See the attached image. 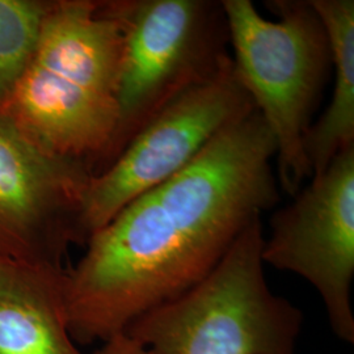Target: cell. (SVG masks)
I'll return each instance as SVG.
<instances>
[{
    "label": "cell",
    "instance_id": "12",
    "mask_svg": "<svg viewBox=\"0 0 354 354\" xmlns=\"http://www.w3.org/2000/svg\"><path fill=\"white\" fill-rule=\"evenodd\" d=\"M92 354H147V352L140 342L127 333H121L102 342V346Z\"/></svg>",
    "mask_w": 354,
    "mask_h": 354
},
{
    "label": "cell",
    "instance_id": "10",
    "mask_svg": "<svg viewBox=\"0 0 354 354\" xmlns=\"http://www.w3.org/2000/svg\"><path fill=\"white\" fill-rule=\"evenodd\" d=\"M328 38L335 71L332 99L304 137V153L313 176L354 145V1L310 0ZM311 176V177H313Z\"/></svg>",
    "mask_w": 354,
    "mask_h": 354
},
{
    "label": "cell",
    "instance_id": "6",
    "mask_svg": "<svg viewBox=\"0 0 354 354\" xmlns=\"http://www.w3.org/2000/svg\"><path fill=\"white\" fill-rule=\"evenodd\" d=\"M253 109L232 58L167 105L91 178L80 218L86 243L127 205L187 168L225 129Z\"/></svg>",
    "mask_w": 354,
    "mask_h": 354
},
{
    "label": "cell",
    "instance_id": "3",
    "mask_svg": "<svg viewBox=\"0 0 354 354\" xmlns=\"http://www.w3.org/2000/svg\"><path fill=\"white\" fill-rule=\"evenodd\" d=\"M221 1L236 75L276 142L277 183L291 198L313 176L304 137L332 67L326 29L310 0L266 1L276 21L251 0Z\"/></svg>",
    "mask_w": 354,
    "mask_h": 354
},
{
    "label": "cell",
    "instance_id": "11",
    "mask_svg": "<svg viewBox=\"0 0 354 354\" xmlns=\"http://www.w3.org/2000/svg\"><path fill=\"white\" fill-rule=\"evenodd\" d=\"M53 1L0 0V115L37 46Z\"/></svg>",
    "mask_w": 354,
    "mask_h": 354
},
{
    "label": "cell",
    "instance_id": "4",
    "mask_svg": "<svg viewBox=\"0 0 354 354\" xmlns=\"http://www.w3.org/2000/svg\"><path fill=\"white\" fill-rule=\"evenodd\" d=\"M261 218L248 225L213 272L125 330L147 354H297L304 315L270 290Z\"/></svg>",
    "mask_w": 354,
    "mask_h": 354
},
{
    "label": "cell",
    "instance_id": "8",
    "mask_svg": "<svg viewBox=\"0 0 354 354\" xmlns=\"http://www.w3.org/2000/svg\"><path fill=\"white\" fill-rule=\"evenodd\" d=\"M91 165L41 151L0 121V254L64 266L71 244H84L82 207Z\"/></svg>",
    "mask_w": 354,
    "mask_h": 354
},
{
    "label": "cell",
    "instance_id": "5",
    "mask_svg": "<svg viewBox=\"0 0 354 354\" xmlns=\"http://www.w3.org/2000/svg\"><path fill=\"white\" fill-rule=\"evenodd\" d=\"M118 8L125 35L120 118L100 171L167 105L231 59L222 1L124 0Z\"/></svg>",
    "mask_w": 354,
    "mask_h": 354
},
{
    "label": "cell",
    "instance_id": "2",
    "mask_svg": "<svg viewBox=\"0 0 354 354\" xmlns=\"http://www.w3.org/2000/svg\"><path fill=\"white\" fill-rule=\"evenodd\" d=\"M118 1L55 0L0 121L41 151L96 175L118 127L124 54Z\"/></svg>",
    "mask_w": 354,
    "mask_h": 354
},
{
    "label": "cell",
    "instance_id": "7",
    "mask_svg": "<svg viewBox=\"0 0 354 354\" xmlns=\"http://www.w3.org/2000/svg\"><path fill=\"white\" fill-rule=\"evenodd\" d=\"M261 257L310 282L333 333L354 342V145L273 213Z\"/></svg>",
    "mask_w": 354,
    "mask_h": 354
},
{
    "label": "cell",
    "instance_id": "1",
    "mask_svg": "<svg viewBox=\"0 0 354 354\" xmlns=\"http://www.w3.org/2000/svg\"><path fill=\"white\" fill-rule=\"evenodd\" d=\"M276 142L256 109L187 168L91 235L66 272L76 344L105 342L206 279L241 232L281 201Z\"/></svg>",
    "mask_w": 354,
    "mask_h": 354
},
{
    "label": "cell",
    "instance_id": "9",
    "mask_svg": "<svg viewBox=\"0 0 354 354\" xmlns=\"http://www.w3.org/2000/svg\"><path fill=\"white\" fill-rule=\"evenodd\" d=\"M66 272L0 254V354H83L68 329Z\"/></svg>",
    "mask_w": 354,
    "mask_h": 354
}]
</instances>
